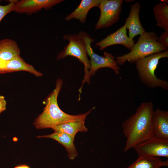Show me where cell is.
<instances>
[{
	"mask_svg": "<svg viewBox=\"0 0 168 168\" xmlns=\"http://www.w3.org/2000/svg\"><path fill=\"white\" fill-rule=\"evenodd\" d=\"M63 0H21L17 2L14 6L12 12L19 14L31 15L42 9H50Z\"/></svg>",
	"mask_w": 168,
	"mask_h": 168,
	"instance_id": "obj_9",
	"label": "cell"
},
{
	"mask_svg": "<svg viewBox=\"0 0 168 168\" xmlns=\"http://www.w3.org/2000/svg\"><path fill=\"white\" fill-rule=\"evenodd\" d=\"M152 124L154 136L168 140V111L156 109L152 116Z\"/></svg>",
	"mask_w": 168,
	"mask_h": 168,
	"instance_id": "obj_13",
	"label": "cell"
},
{
	"mask_svg": "<svg viewBox=\"0 0 168 168\" xmlns=\"http://www.w3.org/2000/svg\"><path fill=\"white\" fill-rule=\"evenodd\" d=\"M14 168H30V167L28 166L25 165H21L17 166H16L14 167Z\"/></svg>",
	"mask_w": 168,
	"mask_h": 168,
	"instance_id": "obj_22",
	"label": "cell"
},
{
	"mask_svg": "<svg viewBox=\"0 0 168 168\" xmlns=\"http://www.w3.org/2000/svg\"><path fill=\"white\" fill-rule=\"evenodd\" d=\"M37 138H49L53 139L63 145L68 152V156L71 160L76 157L78 153L74 145L73 140L68 134L63 132H54V133L43 136H39Z\"/></svg>",
	"mask_w": 168,
	"mask_h": 168,
	"instance_id": "obj_14",
	"label": "cell"
},
{
	"mask_svg": "<svg viewBox=\"0 0 168 168\" xmlns=\"http://www.w3.org/2000/svg\"><path fill=\"white\" fill-rule=\"evenodd\" d=\"M157 41L160 44L168 49V31H164L158 37Z\"/></svg>",
	"mask_w": 168,
	"mask_h": 168,
	"instance_id": "obj_20",
	"label": "cell"
},
{
	"mask_svg": "<svg viewBox=\"0 0 168 168\" xmlns=\"http://www.w3.org/2000/svg\"><path fill=\"white\" fill-rule=\"evenodd\" d=\"M154 111L152 102L142 103L135 112L123 122V132L126 139L124 152L154 136L152 124Z\"/></svg>",
	"mask_w": 168,
	"mask_h": 168,
	"instance_id": "obj_1",
	"label": "cell"
},
{
	"mask_svg": "<svg viewBox=\"0 0 168 168\" xmlns=\"http://www.w3.org/2000/svg\"><path fill=\"white\" fill-rule=\"evenodd\" d=\"M161 3L156 4L153 11L157 26L162 28L165 31H168V2L161 0Z\"/></svg>",
	"mask_w": 168,
	"mask_h": 168,
	"instance_id": "obj_18",
	"label": "cell"
},
{
	"mask_svg": "<svg viewBox=\"0 0 168 168\" xmlns=\"http://www.w3.org/2000/svg\"><path fill=\"white\" fill-rule=\"evenodd\" d=\"M20 49L17 43L10 39L0 40V62L9 60L20 55Z\"/></svg>",
	"mask_w": 168,
	"mask_h": 168,
	"instance_id": "obj_16",
	"label": "cell"
},
{
	"mask_svg": "<svg viewBox=\"0 0 168 168\" xmlns=\"http://www.w3.org/2000/svg\"><path fill=\"white\" fill-rule=\"evenodd\" d=\"M85 120L71 121L57 125L52 129L54 132L65 133L74 140L75 135L78 132H87L88 129L85 125Z\"/></svg>",
	"mask_w": 168,
	"mask_h": 168,
	"instance_id": "obj_17",
	"label": "cell"
},
{
	"mask_svg": "<svg viewBox=\"0 0 168 168\" xmlns=\"http://www.w3.org/2000/svg\"><path fill=\"white\" fill-rule=\"evenodd\" d=\"M101 0H82L80 4L72 12L67 15L65 18L67 21L73 19L78 20L84 23L86 21L87 15L92 8L99 7Z\"/></svg>",
	"mask_w": 168,
	"mask_h": 168,
	"instance_id": "obj_15",
	"label": "cell"
},
{
	"mask_svg": "<svg viewBox=\"0 0 168 168\" xmlns=\"http://www.w3.org/2000/svg\"><path fill=\"white\" fill-rule=\"evenodd\" d=\"M27 72L37 77H41L43 73L37 71L33 65L27 63L20 55L11 59L0 62V74L16 72Z\"/></svg>",
	"mask_w": 168,
	"mask_h": 168,
	"instance_id": "obj_11",
	"label": "cell"
},
{
	"mask_svg": "<svg viewBox=\"0 0 168 168\" xmlns=\"http://www.w3.org/2000/svg\"><path fill=\"white\" fill-rule=\"evenodd\" d=\"M141 7L138 2L130 6L129 15L124 24L128 30V37L132 39L135 36L141 35L146 31L140 20L139 14Z\"/></svg>",
	"mask_w": 168,
	"mask_h": 168,
	"instance_id": "obj_12",
	"label": "cell"
},
{
	"mask_svg": "<svg viewBox=\"0 0 168 168\" xmlns=\"http://www.w3.org/2000/svg\"><path fill=\"white\" fill-rule=\"evenodd\" d=\"M123 2V0H101L98 7L100 16L95 30L108 28L118 21Z\"/></svg>",
	"mask_w": 168,
	"mask_h": 168,
	"instance_id": "obj_7",
	"label": "cell"
},
{
	"mask_svg": "<svg viewBox=\"0 0 168 168\" xmlns=\"http://www.w3.org/2000/svg\"><path fill=\"white\" fill-rule=\"evenodd\" d=\"M7 102L4 97L0 95V114L6 109Z\"/></svg>",
	"mask_w": 168,
	"mask_h": 168,
	"instance_id": "obj_21",
	"label": "cell"
},
{
	"mask_svg": "<svg viewBox=\"0 0 168 168\" xmlns=\"http://www.w3.org/2000/svg\"><path fill=\"white\" fill-rule=\"evenodd\" d=\"M168 57L167 50L137 59L135 63L141 81L150 88L160 87L165 90H168L167 81L158 78L155 73L160 60Z\"/></svg>",
	"mask_w": 168,
	"mask_h": 168,
	"instance_id": "obj_4",
	"label": "cell"
},
{
	"mask_svg": "<svg viewBox=\"0 0 168 168\" xmlns=\"http://www.w3.org/2000/svg\"><path fill=\"white\" fill-rule=\"evenodd\" d=\"M127 28L124 25L114 32L111 33L105 38L96 43V46L99 47L102 50L109 46L115 44L123 45L130 51L134 44V41L127 35Z\"/></svg>",
	"mask_w": 168,
	"mask_h": 168,
	"instance_id": "obj_10",
	"label": "cell"
},
{
	"mask_svg": "<svg viewBox=\"0 0 168 168\" xmlns=\"http://www.w3.org/2000/svg\"><path fill=\"white\" fill-rule=\"evenodd\" d=\"M158 37L153 32L145 31L140 35L129 53L116 58L117 63L122 65L128 61L132 64L139 58L168 50L157 41Z\"/></svg>",
	"mask_w": 168,
	"mask_h": 168,
	"instance_id": "obj_3",
	"label": "cell"
},
{
	"mask_svg": "<svg viewBox=\"0 0 168 168\" xmlns=\"http://www.w3.org/2000/svg\"><path fill=\"white\" fill-rule=\"evenodd\" d=\"M63 81L58 79L55 89L45 100V106L42 112L35 119L33 123L37 129L51 128L65 123L85 120L87 116L94 110L93 107L85 113L77 115L68 114L59 107L57 98L62 88Z\"/></svg>",
	"mask_w": 168,
	"mask_h": 168,
	"instance_id": "obj_2",
	"label": "cell"
},
{
	"mask_svg": "<svg viewBox=\"0 0 168 168\" xmlns=\"http://www.w3.org/2000/svg\"><path fill=\"white\" fill-rule=\"evenodd\" d=\"M78 35L83 40L86 45L87 54L89 56L90 68L89 71L88 77L94 75L97 70L101 68H108L112 69L116 75L119 73L120 68L117 65L116 58L112 54L104 51L103 56L95 53L91 47V44L95 40L91 38L86 32L81 31Z\"/></svg>",
	"mask_w": 168,
	"mask_h": 168,
	"instance_id": "obj_6",
	"label": "cell"
},
{
	"mask_svg": "<svg viewBox=\"0 0 168 168\" xmlns=\"http://www.w3.org/2000/svg\"><path fill=\"white\" fill-rule=\"evenodd\" d=\"M63 38L64 40H68L69 43L65 46L63 50L58 54L56 59L57 60L63 59L68 56H72L77 58L83 64L85 75L82 86L79 89V96H80L84 83L86 82L88 84H90V79L88 77V73L90 64L85 44L83 40L78 34H65Z\"/></svg>",
	"mask_w": 168,
	"mask_h": 168,
	"instance_id": "obj_5",
	"label": "cell"
},
{
	"mask_svg": "<svg viewBox=\"0 0 168 168\" xmlns=\"http://www.w3.org/2000/svg\"><path fill=\"white\" fill-rule=\"evenodd\" d=\"M168 166V159L162 161L159 157H138L136 161L126 168H160Z\"/></svg>",
	"mask_w": 168,
	"mask_h": 168,
	"instance_id": "obj_19",
	"label": "cell"
},
{
	"mask_svg": "<svg viewBox=\"0 0 168 168\" xmlns=\"http://www.w3.org/2000/svg\"><path fill=\"white\" fill-rule=\"evenodd\" d=\"M133 148L138 157H168V140L159 138L154 136Z\"/></svg>",
	"mask_w": 168,
	"mask_h": 168,
	"instance_id": "obj_8",
	"label": "cell"
}]
</instances>
